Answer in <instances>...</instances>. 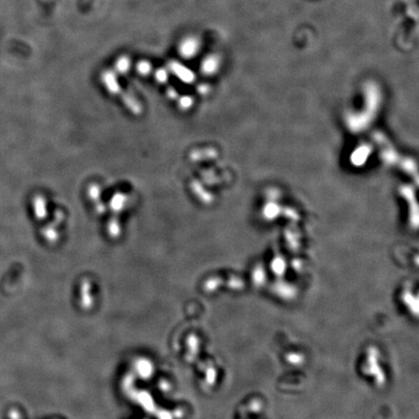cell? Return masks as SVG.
<instances>
[{
  "label": "cell",
  "mask_w": 419,
  "mask_h": 419,
  "mask_svg": "<svg viewBox=\"0 0 419 419\" xmlns=\"http://www.w3.org/2000/svg\"><path fill=\"white\" fill-rule=\"evenodd\" d=\"M170 67H172V71H174V73L184 82H190L191 80H193V74L189 71V69L187 68L185 69L182 65L177 64V63H172L170 64Z\"/></svg>",
  "instance_id": "1"
},
{
  "label": "cell",
  "mask_w": 419,
  "mask_h": 419,
  "mask_svg": "<svg viewBox=\"0 0 419 419\" xmlns=\"http://www.w3.org/2000/svg\"><path fill=\"white\" fill-rule=\"evenodd\" d=\"M125 204H126V196L123 195L122 193H119L118 195L113 197L111 206L114 211H122Z\"/></svg>",
  "instance_id": "2"
}]
</instances>
